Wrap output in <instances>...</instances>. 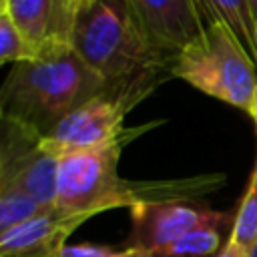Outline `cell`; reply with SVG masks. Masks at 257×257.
<instances>
[{"label":"cell","instance_id":"cell-2","mask_svg":"<svg viewBox=\"0 0 257 257\" xmlns=\"http://www.w3.org/2000/svg\"><path fill=\"white\" fill-rule=\"evenodd\" d=\"M70 46L108 90L135 102L163 82V74L171 76L175 62L149 42L126 0L82 2L74 12Z\"/></svg>","mask_w":257,"mask_h":257},{"label":"cell","instance_id":"cell-7","mask_svg":"<svg viewBox=\"0 0 257 257\" xmlns=\"http://www.w3.org/2000/svg\"><path fill=\"white\" fill-rule=\"evenodd\" d=\"M149 42L169 58L211 24L201 0H126Z\"/></svg>","mask_w":257,"mask_h":257},{"label":"cell","instance_id":"cell-16","mask_svg":"<svg viewBox=\"0 0 257 257\" xmlns=\"http://www.w3.org/2000/svg\"><path fill=\"white\" fill-rule=\"evenodd\" d=\"M114 249L98 243H68L62 257H112Z\"/></svg>","mask_w":257,"mask_h":257},{"label":"cell","instance_id":"cell-9","mask_svg":"<svg viewBox=\"0 0 257 257\" xmlns=\"http://www.w3.org/2000/svg\"><path fill=\"white\" fill-rule=\"evenodd\" d=\"M90 217L48 207L36 217L0 233V257H62L68 237Z\"/></svg>","mask_w":257,"mask_h":257},{"label":"cell","instance_id":"cell-19","mask_svg":"<svg viewBox=\"0 0 257 257\" xmlns=\"http://www.w3.org/2000/svg\"><path fill=\"white\" fill-rule=\"evenodd\" d=\"M249 257H257V241L253 243V247L249 249Z\"/></svg>","mask_w":257,"mask_h":257},{"label":"cell","instance_id":"cell-3","mask_svg":"<svg viewBox=\"0 0 257 257\" xmlns=\"http://www.w3.org/2000/svg\"><path fill=\"white\" fill-rule=\"evenodd\" d=\"M104 90V80L70 44H50L34 60L12 66L0 90V112L44 137L66 114Z\"/></svg>","mask_w":257,"mask_h":257},{"label":"cell","instance_id":"cell-10","mask_svg":"<svg viewBox=\"0 0 257 257\" xmlns=\"http://www.w3.org/2000/svg\"><path fill=\"white\" fill-rule=\"evenodd\" d=\"M36 56L50 44H70L76 6L70 0H0Z\"/></svg>","mask_w":257,"mask_h":257},{"label":"cell","instance_id":"cell-15","mask_svg":"<svg viewBox=\"0 0 257 257\" xmlns=\"http://www.w3.org/2000/svg\"><path fill=\"white\" fill-rule=\"evenodd\" d=\"M34 58H36L34 48L16 28L8 12L0 8V62L18 64V62H30Z\"/></svg>","mask_w":257,"mask_h":257},{"label":"cell","instance_id":"cell-1","mask_svg":"<svg viewBox=\"0 0 257 257\" xmlns=\"http://www.w3.org/2000/svg\"><path fill=\"white\" fill-rule=\"evenodd\" d=\"M149 126H135L131 135L106 147L78 151L58 159L54 207L66 215L94 217L98 213L143 203H187L223 187L225 175H197L183 179L133 181L118 175L122 147Z\"/></svg>","mask_w":257,"mask_h":257},{"label":"cell","instance_id":"cell-20","mask_svg":"<svg viewBox=\"0 0 257 257\" xmlns=\"http://www.w3.org/2000/svg\"><path fill=\"white\" fill-rule=\"evenodd\" d=\"M251 116H253V122H255V131H257V106H255V112H253Z\"/></svg>","mask_w":257,"mask_h":257},{"label":"cell","instance_id":"cell-12","mask_svg":"<svg viewBox=\"0 0 257 257\" xmlns=\"http://www.w3.org/2000/svg\"><path fill=\"white\" fill-rule=\"evenodd\" d=\"M227 223L233 225V217H229L225 221L207 223V225L183 235L175 243L155 251V257H217V253L223 247L221 227Z\"/></svg>","mask_w":257,"mask_h":257},{"label":"cell","instance_id":"cell-5","mask_svg":"<svg viewBox=\"0 0 257 257\" xmlns=\"http://www.w3.org/2000/svg\"><path fill=\"white\" fill-rule=\"evenodd\" d=\"M135 104L137 102L131 96L104 90L74 108L50 133H46L42 137V147L60 159L70 153L100 149L124 139L133 128H126L122 120Z\"/></svg>","mask_w":257,"mask_h":257},{"label":"cell","instance_id":"cell-6","mask_svg":"<svg viewBox=\"0 0 257 257\" xmlns=\"http://www.w3.org/2000/svg\"><path fill=\"white\" fill-rule=\"evenodd\" d=\"M0 183L22 187L44 207H54L58 157L42 147V135L28 124L2 116Z\"/></svg>","mask_w":257,"mask_h":257},{"label":"cell","instance_id":"cell-22","mask_svg":"<svg viewBox=\"0 0 257 257\" xmlns=\"http://www.w3.org/2000/svg\"><path fill=\"white\" fill-rule=\"evenodd\" d=\"M255 38H257V26H255ZM255 62H257V60H255Z\"/></svg>","mask_w":257,"mask_h":257},{"label":"cell","instance_id":"cell-21","mask_svg":"<svg viewBox=\"0 0 257 257\" xmlns=\"http://www.w3.org/2000/svg\"><path fill=\"white\" fill-rule=\"evenodd\" d=\"M70 2H72V4H74V6H76V8H78V6H80V4H82V2H86V0H70Z\"/></svg>","mask_w":257,"mask_h":257},{"label":"cell","instance_id":"cell-8","mask_svg":"<svg viewBox=\"0 0 257 257\" xmlns=\"http://www.w3.org/2000/svg\"><path fill=\"white\" fill-rule=\"evenodd\" d=\"M131 213V233L126 247L159 251L183 235L215 221H225L233 213H219L203 209L191 203H143L128 209Z\"/></svg>","mask_w":257,"mask_h":257},{"label":"cell","instance_id":"cell-17","mask_svg":"<svg viewBox=\"0 0 257 257\" xmlns=\"http://www.w3.org/2000/svg\"><path fill=\"white\" fill-rule=\"evenodd\" d=\"M217 257H249V251L245 247H241L237 241H233L231 237H227L221 251L217 253Z\"/></svg>","mask_w":257,"mask_h":257},{"label":"cell","instance_id":"cell-4","mask_svg":"<svg viewBox=\"0 0 257 257\" xmlns=\"http://www.w3.org/2000/svg\"><path fill=\"white\" fill-rule=\"evenodd\" d=\"M171 76L247 114L255 112V60L235 32L223 22L209 24L199 38L177 54Z\"/></svg>","mask_w":257,"mask_h":257},{"label":"cell","instance_id":"cell-14","mask_svg":"<svg viewBox=\"0 0 257 257\" xmlns=\"http://www.w3.org/2000/svg\"><path fill=\"white\" fill-rule=\"evenodd\" d=\"M44 209L48 207L40 205L22 187L12 183H0V233L36 217Z\"/></svg>","mask_w":257,"mask_h":257},{"label":"cell","instance_id":"cell-13","mask_svg":"<svg viewBox=\"0 0 257 257\" xmlns=\"http://www.w3.org/2000/svg\"><path fill=\"white\" fill-rule=\"evenodd\" d=\"M229 237L247 251L257 241V157L245 193L233 213V225L229 229Z\"/></svg>","mask_w":257,"mask_h":257},{"label":"cell","instance_id":"cell-11","mask_svg":"<svg viewBox=\"0 0 257 257\" xmlns=\"http://www.w3.org/2000/svg\"><path fill=\"white\" fill-rule=\"evenodd\" d=\"M207 16L213 22L227 24L235 36L241 40V44L247 48V52L257 60V38H255V18L251 12V6L247 0H201Z\"/></svg>","mask_w":257,"mask_h":257},{"label":"cell","instance_id":"cell-18","mask_svg":"<svg viewBox=\"0 0 257 257\" xmlns=\"http://www.w3.org/2000/svg\"><path fill=\"white\" fill-rule=\"evenodd\" d=\"M247 2H249V6H251L253 18H255V22H257V0H247Z\"/></svg>","mask_w":257,"mask_h":257}]
</instances>
